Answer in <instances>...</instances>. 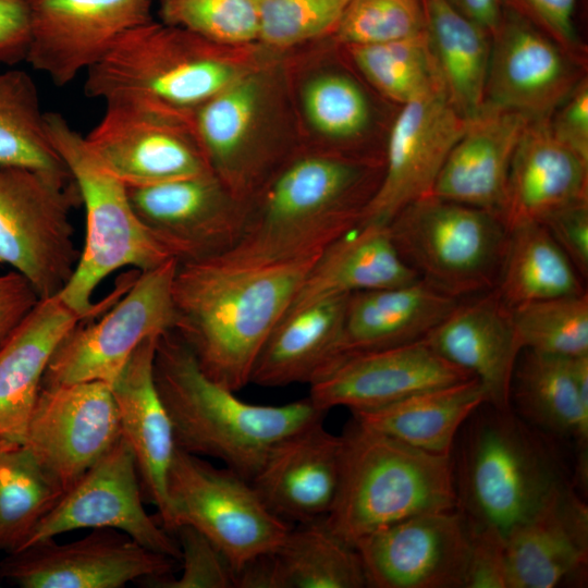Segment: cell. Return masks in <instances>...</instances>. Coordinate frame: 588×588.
<instances>
[{"label":"cell","instance_id":"cell-20","mask_svg":"<svg viewBox=\"0 0 588 588\" xmlns=\"http://www.w3.org/2000/svg\"><path fill=\"white\" fill-rule=\"evenodd\" d=\"M473 377L437 354L424 339L338 358L309 385L321 411L351 412L383 406L414 393Z\"/></svg>","mask_w":588,"mask_h":588},{"label":"cell","instance_id":"cell-19","mask_svg":"<svg viewBox=\"0 0 588 588\" xmlns=\"http://www.w3.org/2000/svg\"><path fill=\"white\" fill-rule=\"evenodd\" d=\"M32 40L26 61L57 86L97 63L127 30L151 17L155 0H27Z\"/></svg>","mask_w":588,"mask_h":588},{"label":"cell","instance_id":"cell-8","mask_svg":"<svg viewBox=\"0 0 588 588\" xmlns=\"http://www.w3.org/2000/svg\"><path fill=\"white\" fill-rule=\"evenodd\" d=\"M388 226L403 259L437 290L458 298L495 287L510 235L499 216L429 195Z\"/></svg>","mask_w":588,"mask_h":588},{"label":"cell","instance_id":"cell-14","mask_svg":"<svg viewBox=\"0 0 588 588\" xmlns=\"http://www.w3.org/2000/svg\"><path fill=\"white\" fill-rule=\"evenodd\" d=\"M143 497L134 454L121 437L62 493L19 550L72 530L112 528L149 550L181 560L177 540L145 511Z\"/></svg>","mask_w":588,"mask_h":588},{"label":"cell","instance_id":"cell-13","mask_svg":"<svg viewBox=\"0 0 588 588\" xmlns=\"http://www.w3.org/2000/svg\"><path fill=\"white\" fill-rule=\"evenodd\" d=\"M126 187L140 222L177 264L225 255L242 237L247 201L212 172Z\"/></svg>","mask_w":588,"mask_h":588},{"label":"cell","instance_id":"cell-33","mask_svg":"<svg viewBox=\"0 0 588 588\" xmlns=\"http://www.w3.org/2000/svg\"><path fill=\"white\" fill-rule=\"evenodd\" d=\"M458 304L421 279L348 295L339 357L424 339Z\"/></svg>","mask_w":588,"mask_h":588},{"label":"cell","instance_id":"cell-35","mask_svg":"<svg viewBox=\"0 0 588 588\" xmlns=\"http://www.w3.org/2000/svg\"><path fill=\"white\" fill-rule=\"evenodd\" d=\"M486 403L482 385L471 378L352 414L359 425L407 445L437 455H452L462 427Z\"/></svg>","mask_w":588,"mask_h":588},{"label":"cell","instance_id":"cell-29","mask_svg":"<svg viewBox=\"0 0 588 588\" xmlns=\"http://www.w3.org/2000/svg\"><path fill=\"white\" fill-rule=\"evenodd\" d=\"M512 380L511 406L547 434L573 438L579 451L577 476L587 482L588 354L564 357L523 350Z\"/></svg>","mask_w":588,"mask_h":588},{"label":"cell","instance_id":"cell-9","mask_svg":"<svg viewBox=\"0 0 588 588\" xmlns=\"http://www.w3.org/2000/svg\"><path fill=\"white\" fill-rule=\"evenodd\" d=\"M78 205L71 174L0 166V264L23 275L39 298L58 295L76 268L71 211Z\"/></svg>","mask_w":588,"mask_h":588},{"label":"cell","instance_id":"cell-2","mask_svg":"<svg viewBox=\"0 0 588 588\" xmlns=\"http://www.w3.org/2000/svg\"><path fill=\"white\" fill-rule=\"evenodd\" d=\"M383 163L331 151L287 157L248 199L231 257L278 262L313 257L355 230Z\"/></svg>","mask_w":588,"mask_h":588},{"label":"cell","instance_id":"cell-28","mask_svg":"<svg viewBox=\"0 0 588 588\" xmlns=\"http://www.w3.org/2000/svg\"><path fill=\"white\" fill-rule=\"evenodd\" d=\"M588 199V162L553 133L549 118L531 120L515 149L501 219L507 230L542 223Z\"/></svg>","mask_w":588,"mask_h":588},{"label":"cell","instance_id":"cell-40","mask_svg":"<svg viewBox=\"0 0 588 588\" xmlns=\"http://www.w3.org/2000/svg\"><path fill=\"white\" fill-rule=\"evenodd\" d=\"M347 47L367 81L384 97L402 106L443 86L426 30L397 40Z\"/></svg>","mask_w":588,"mask_h":588},{"label":"cell","instance_id":"cell-26","mask_svg":"<svg viewBox=\"0 0 588 588\" xmlns=\"http://www.w3.org/2000/svg\"><path fill=\"white\" fill-rule=\"evenodd\" d=\"M424 340L442 358L480 382L486 404L512 408V380L523 346L511 307L494 289L469 303H458Z\"/></svg>","mask_w":588,"mask_h":588},{"label":"cell","instance_id":"cell-22","mask_svg":"<svg viewBox=\"0 0 588 588\" xmlns=\"http://www.w3.org/2000/svg\"><path fill=\"white\" fill-rule=\"evenodd\" d=\"M581 78L551 37L517 13L503 14L492 35L486 101L530 120L547 119Z\"/></svg>","mask_w":588,"mask_h":588},{"label":"cell","instance_id":"cell-36","mask_svg":"<svg viewBox=\"0 0 588 588\" xmlns=\"http://www.w3.org/2000/svg\"><path fill=\"white\" fill-rule=\"evenodd\" d=\"M425 30L445 94L466 119L486 101L492 36L448 0H424Z\"/></svg>","mask_w":588,"mask_h":588},{"label":"cell","instance_id":"cell-7","mask_svg":"<svg viewBox=\"0 0 588 588\" xmlns=\"http://www.w3.org/2000/svg\"><path fill=\"white\" fill-rule=\"evenodd\" d=\"M46 123L86 213L84 248L58 296L83 320H91L108 310L128 287L126 280L120 281L114 293L100 304L94 303L96 289L108 275L125 267L145 271L172 257L136 216L126 185L97 159L85 137L60 113L46 112Z\"/></svg>","mask_w":588,"mask_h":588},{"label":"cell","instance_id":"cell-27","mask_svg":"<svg viewBox=\"0 0 588 588\" xmlns=\"http://www.w3.org/2000/svg\"><path fill=\"white\" fill-rule=\"evenodd\" d=\"M530 121L517 111L485 101L468 119L430 195L501 218L511 162Z\"/></svg>","mask_w":588,"mask_h":588},{"label":"cell","instance_id":"cell-43","mask_svg":"<svg viewBox=\"0 0 588 588\" xmlns=\"http://www.w3.org/2000/svg\"><path fill=\"white\" fill-rule=\"evenodd\" d=\"M162 23L225 47L258 41L254 0H159Z\"/></svg>","mask_w":588,"mask_h":588},{"label":"cell","instance_id":"cell-53","mask_svg":"<svg viewBox=\"0 0 588 588\" xmlns=\"http://www.w3.org/2000/svg\"><path fill=\"white\" fill-rule=\"evenodd\" d=\"M461 13L487 29L491 36L503 17L502 0H448Z\"/></svg>","mask_w":588,"mask_h":588},{"label":"cell","instance_id":"cell-37","mask_svg":"<svg viewBox=\"0 0 588 588\" xmlns=\"http://www.w3.org/2000/svg\"><path fill=\"white\" fill-rule=\"evenodd\" d=\"M509 232L494 287L509 307L586 293L581 275L544 225L525 224Z\"/></svg>","mask_w":588,"mask_h":588},{"label":"cell","instance_id":"cell-12","mask_svg":"<svg viewBox=\"0 0 588 588\" xmlns=\"http://www.w3.org/2000/svg\"><path fill=\"white\" fill-rule=\"evenodd\" d=\"M85 140L97 159L128 187H143L211 172L192 115L146 103L107 102Z\"/></svg>","mask_w":588,"mask_h":588},{"label":"cell","instance_id":"cell-51","mask_svg":"<svg viewBox=\"0 0 588 588\" xmlns=\"http://www.w3.org/2000/svg\"><path fill=\"white\" fill-rule=\"evenodd\" d=\"M32 40L27 0H0V64L26 60Z\"/></svg>","mask_w":588,"mask_h":588},{"label":"cell","instance_id":"cell-54","mask_svg":"<svg viewBox=\"0 0 588 588\" xmlns=\"http://www.w3.org/2000/svg\"><path fill=\"white\" fill-rule=\"evenodd\" d=\"M4 445H8V443H4V442L0 441V449L3 448Z\"/></svg>","mask_w":588,"mask_h":588},{"label":"cell","instance_id":"cell-34","mask_svg":"<svg viewBox=\"0 0 588 588\" xmlns=\"http://www.w3.org/2000/svg\"><path fill=\"white\" fill-rule=\"evenodd\" d=\"M347 297H329L287 310L265 342L250 383L310 384L339 357Z\"/></svg>","mask_w":588,"mask_h":588},{"label":"cell","instance_id":"cell-21","mask_svg":"<svg viewBox=\"0 0 588 588\" xmlns=\"http://www.w3.org/2000/svg\"><path fill=\"white\" fill-rule=\"evenodd\" d=\"M266 85L250 71L199 106L192 115L211 172L240 199H248L287 158L255 137Z\"/></svg>","mask_w":588,"mask_h":588},{"label":"cell","instance_id":"cell-11","mask_svg":"<svg viewBox=\"0 0 588 588\" xmlns=\"http://www.w3.org/2000/svg\"><path fill=\"white\" fill-rule=\"evenodd\" d=\"M177 261L139 271L99 320L78 322L60 342L42 385L100 381L112 385L135 348L174 327L173 279Z\"/></svg>","mask_w":588,"mask_h":588},{"label":"cell","instance_id":"cell-52","mask_svg":"<svg viewBox=\"0 0 588 588\" xmlns=\"http://www.w3.org/2000/svg\"><path fill=\"white\" fill-rule=\"evenodd\" d=\"M38 299L33 286L19 272L0 274V348Z\"/></svg>","mask_w":588,"mask_h":588},{"label":"cell","instance_id":"cell-49","mask_svg":"<svg viewBox=\"0 0 588 588\" xmlns=\"http://www.w3.org/2000/svg\"><path fill=\"white\" fill-rule=\"evenodd\" d=\"M554 135L588 162V82L583 77L549 118Z\"/></svg>","mask_w":588,"mask_h":588},{"label":"cell","instance_id":"cell-41","mask_svg":"<svg viewBox=\"0 0 588 588\" xmlns=\"http://www.w3.org/2000/svg\"><path fill=\"white\" fill-rule=\"evenodd\" d=\"M523 350L575 357L588 354V295L549 298L511 307Z\"/></svg>","mask_w":588,"mask_h":588},{"label":"cell","instance_id":"cell-39","mask_svg":"<svg viewBox=\"0 0 588 588\" xmlns=\"http://www.w3.org/2000/svg\"><path fill=\"white\" fill-rule=\"evenodd\" d=\"M63 491L25 444L0 449V550H19Z\"/></svg>","mask_w":588,"mask_h":588},{"label":"cell","instance_id":"cell-1","mask_svg":"<svg viewBox=\"0 0 588 588\" xmlns=\"http://www.w3.org/2000/svg\"><path fill=\"white\" fill-rule=\"evenodd\" d=\"M317 257L255 262L222 255L177 264L172 330L209 378L243 389Z\"/></svg>","mask_w":588,"mask_h":588},{"label":"cell","instance_id":"cell-38","mask_svg":"<svg viewBox=\"0 0 588 588\" xmlns=\"http://www.w3.org/2000/svg\"><path fill=\"white\" fill-rule=\"evenodd\" d=\"M0 166L70 174L50 140L35 82L22 70L0 73Z\"/></svg>","mask_w":588,"mask_h":588},{"label":"cell","instance_id":"cell-32","mask_svg":"<svg viewBox=\"0 0 588 588\" xmlns=\"http://www.w3.org/2000/svg\"><path fill=\"white\" fill-rule=\"evenodd\" d=\"M419 279L399 253L388 224L369 223L357 226L318 255L287 310L329 297L401 286Z\"/></svg>","mask_w":588,"mask_h":588},{"label":"cell","instance_id":"cell-42","mask_svg":"<svg viewBox=\"0 0 588 588\" xmlns=\"http://www.w3.org/2000/svg\"><path fill=\"white\" fill-rule=\"evenodd\" d=\"M302 108L310 126L332 142L356 138L370 120L364 91L341 73L327 72L310 78L302 90Z\"/></svg>","mask_w":588,"mask_h":588},{"label":"cell","instance_id":"cell-5","mask_svg":"<svg viewBox=\"0 0 588 588\" xmlns=\"http://www.w3.org/2000/svg\"><path fill=\"white\" fill-rule=\"evenodd\" d=\"M342 443L339 490L324 519L347 543L355 547L413 516L456 509L452 455L421 451L354 419Z\"/></svg>","mask_w":588,"mask_h":588},{"label":"cell","instance_id":"cell-47","mask_svg":"<svg viewBox=\"0 0 588 588\" xmlns=\"http://www.w3.org/2000/svg\"><path fill=\"white\" fill-rule=\"evenodd\" d=\"M468 527L470 551L464 588H509L505 538L492 529Z\"/></svg>","mask_w":588,"mask_h":588},{"label":"cell","instance_id":"cell-50","mask_svg":"<svg viewBox=\"0 0 588 588\" xmlns=\"http://www.w3.org/2000/svg\"><path fill=\"white\" fill-rule=\"evenodd\" d=\"M523 11L544 28L550 37L574 58L579 41L574 26L578 0H514Z\"/></svg>","mask_w":588,"mask_h":588},{"label":"cell","instance_id":"cell-4","mask_svg":"<svg viewBox=\"0 0 588 588\" xmlns=\"http://www.w3.org/2000/svg\"><path fill=\"white\" fill-rule=\"evenodd\" d=\"M489 405V404H487ZM481 407V406H480ZM478 409L452 455L456 510L474 528L504 538L571 483L556 450L513 408Z\"/></svg>","mask_w":588,"mask_h":588},{"label":"cell","instance_id":"cell-16","mask_svg":"<svg viewBox=\"0 0 588 588\" xmlns=\"http://www.w3.org/2000/svg\"><path fill=\"white\" fill-rule=\"evenodd\" d=\"M175 564L120 530L94 528L72 542L49 538L8 553L0 579L22 588H121L171 575Z\"/></svg>","mask_w":588,"mask_h":588},{"label":"cell","instance_id":"cell-15","mask_svg":"<svg viewBox=\"0 0 588 588\" xmlns=\"http://www.w3.org/2000/svg\"><path fill=\"white\" fill-rule=\"evenodd\" d=\"M121 437L111 385L85 381L41 387L23 444L64 492Z\"/></svg>","mask_w":588,"mask_h":588},{"label":"cell","instance_id":"cell-3","mask_svg":"<svg viewBox=\"0 0 588 588\" xmlns=\"http://www.w3.org/2000/svg\"><path fill=\"white\" fill-rule=\"evenodd\" d=\"M154 377L176 448L220 460L248 481L278 442L326 414L309 396L283 405L243 401L200 369L174 330L157 339Z\"/></svg>","mask_w":588,"mask_h":588},{"label":"cell","instance_id":"cell-45","mask_svg":"<svg viewBox=\"0 0 588 588\" xmlns=\"http://www.w3.org/2000/svg\"><path fill=\"white\" fill-rule=\"evenodd\" d=\"M424 30V0H350L333 34L346 46H360L397 40Z\"/></svg>","mask_w":588,"mask_h":588},{"label":"cell","instance_id":"cell-25","mask_svg":"<svg viewBox=\"0 0 588 588\" xmlns=\"http://www.w3.org/2000/svg\"><path fill=\"white\" fill-rule=\"evenodd\" d=\"M342 444L317 420L278 442L250 482L286 523L323 518L338 494Z\"/></svg>","mask_w":588,"mask_h":588},{"label":"cell","instance_id":"cell-31","mask_svg":"<svg viewBox=\"0 0 588 588\" xmlns=\"http://www.w3.org/2000/svg\"><path fill=\"white\" fill-rule=\"evenodd\" d=\"M235 583L238 588L367 587L356 548L335 535L324 517L291 528L274 551L237 572Z\"/></svg>","mask_w":588,"mask_h":588},{"label":"cell","instance_id":"cell-46","mask_svg":"<svg viewBox=\"0 0 588 588\" xmlns=\"http://www.w3.org/2000/svg\"><path fill=\"white\" fill-rule=\"evenodd\" d=\"M181 549L182 574L144 581L155 588H233L234 569L223 552L191 525H180L173 532Z\"/></svg>","mask_w":588,"mask_h":588},{"label":"cell","instance_id":"cell-18","mask_svg":"<svg viewBox=\"0 0 588 588\" xmlns=\"http://www.w3.org/2000/svg\"><path fill=\"white\" fill-rule=\"evenodd\" d=\"M367 587L464 588L470 530L455 509L421 514L355 543Z\"/></svg>","mask_w":588,"mask_h":588},{"label":"cell","instance_id":"cell-10","mask_svg":"<svg viewBox=\"0 0 588 588\" xmlns=\"http://www.w3.org/2000/svg\"><path fill=\"white\" fill-rule=\"evenodd\" d=\"M168 493L175 529L187 524L204 534L228 558L235 575L274 551L291 529L250 481L179 448L169 470Z\"/></svg>","mask_w":588,"mask_h":588},{"label":"cell","instance_id":"cell-44","mask_svg":"<svg viewBox=\"0 0 588 588\" xmlns=\"http://www.w3.org/2000/svg\"><path fill=\"white\" fill-rule=\"evenodd\" d=\"M258 41L289 48L333 34L350 0H254Z\"/></svg>","mask_w":588,"mask_h":588},{"label":"cell","instance_id":"cell-48","mask_svg":"<svg viewBox=\"0 0 588 588\" xmlns=\"http://www.w3.org/2000/svg\"><path fill=\"white\" fill-rule=\"evenodd\" d=\"M581 278L588 275V199L565 207L542 223Z\"/></svg>","mask_w":588,"mask_h":588},{"label":"cell","instance_id":"cell-6","mask_svg":"<svg viewBox=\"0 0 588 588\" xmlns=\"http://www.w3.org/2000/svg\"><path fill=\"white\" fill-rule=\"evenodd\" d=\"M231 48L150 20L124 33L86 73L87 97L146 103L193 114L253 71Z\"/></svg>","mask_w":588,"mask_h":588},{"label":"cell","instance_id":"cell-23","mask_svg":"<svg viewBox=\"0 0 588 588\" xmlns=\"http://www.w3.org/2000/svg\"><path fill=\"white\" fill-rule=\"evenodd\" d=\"M509 588L586 584L588 506L571 482L505 538Z\"/></svg>","mask_w":588,"mask_h":588},{"label":"cell","instance_id":"cell-17","mask_svg":"<svg viewBox=\"0 0 588 588\" xmlns=\"http://www.w3.org/2000/svg\"><path fill=\"white\" fill-rule=\"evenodd\" d=\"M467 123L443 86L403 105L389 135L380 183L358 226L388 224L403 208L429 196Z\"/></svg>","mask_w":588,"mask_h":588},{"label":"cell","instance_id":"cell-30","mask_svg":"<svg viewBox=\"0 0 588 588\" xmlns=\"http://www.w3.org/2000/svg\"><path fill=\"white\" fill-rule=\"evenodd\" d=\"M83 319L58 295L39 298L0 348V441L23 444L48 364Z\"/></svg>","mask_w":588,"mask_h":588},{"label":"cell","instance_id":"cell-24","mask_svg":"<svg viewBox=\"0 0 588 588\" xmlns=\"http://www.w3.org/2000/svg\"><path fill=\"white\" fill-rule=\"evenodd\" d=\"M145 339L111 385L122 438L135 457L143 495L158 510L157 518L173 535L174 515L168 476L176 450L173 426L154 377L157 339Z\"/></svg>","mask_w":588,"mask_h":588}]
</instances>
